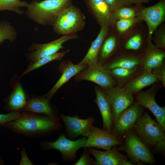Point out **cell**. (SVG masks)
I'll list each match as a JSON object with an SVG mask.
<instances>
[{"mask_svg":"<svg viewBox=\"0 0 165 165\" xmlns=\"http://www.w3.org/2000/svg\"><path fill=\"white\" fill-rule=\"evenodd\" d=\"M17 118L6 123L3 127L18 134L38 138L58 132L63 127L58 116H49L22 111Z\"/></svg>","mask_w":165,"mask_h":165,"instance_id":"1","label":"cell"},{"mask_svg":"<svg viewBox=\"0 0 165 165\" xmlns=\"http://www.w3.org/2000/svg\"><path fill=\"white\" fill-rule=\"evenodd\" d=\"M132 130L152 153H164L165 130L151 117L147 112L143 113Z\"/></svg>","mask_w":165,"mask_h":165,"instance_id":"2","label":"cell"},{"mask_svg":"<svg viewBox=\"0 0 165 165\" xmlns=\"http://www.w3.org/2000/svg\"><path fill=\"white\" fill-rule=\"evenodd\" d=\"M72 0L33 1L28 4L25 14L29 20L42 26H52L64 9Z\"/></svg>","mask_w":165,"mask_h":165,"instance_id":"3","label":"cell"},{"mask_svg":"<svg viewBox=\"0 0 165 165\" xmlns=\"http://www.w3.org/2000/svg\"><path fill=\"white\" fill-rule=\"evenodd\" d=\"M123 137H124L123 142L118 149L120 151L126 152L134 164L145 163L154 165L156 163L151 151L132 130Z\"/></svg>","mask_w":165,"mask_h":165,"instance_id":"4","label":"cell"},{"mask_svg":"<svg viewBox=\"0 0 165 165\" xmlns=\"http://www.w3.org/2000/svg\"><path fill=\"white\" fill-rule=\"evenodd\" d=\"M85 23L83 13L71 4L61 11L52 26L54 31L57 34L72 35L82 30Z\"/></svg>","mask_w":165,"mask_h":165,"instance_id":"5","label":"cell"},{"mask_svg":"<svg viewBox=\"0 0 165 165\" xmlns=\"http://www.w3.org/2000/svg\"><path fill=\"white\" fill-rule=\"evenodd\" d=\"M86 140V137H84L77 140H72L67 138L64 134L61 133L55 141L45 140L41 142L40 145L43 150H57L61 152L64 161H71L76 159L77 151L83 147Z\"/></svg>","mask_w":165,"mask_h":165,"instance_id":"6","label":"cell"},{"mask_svg":"<svg viewBox=\"0 0 165 165\" xmlns=\"http://www.w3.org/2000/svg\"><path fill=\"white\" fill-rule=\"evenodd\" d=\"M145 108L136 102L128 107L114 121L112 132L122 138L132 130L136 122L144 112Z\"/></svg>","mask_w":165,"mask_h":165,"instance_id":"7","label":"cell"},{"mask_svg":"<svg viewBox=\"0 0 165 165\" xmlns=\"http://www.w3.org/2000/svg\"><path fill=\"white\" fill-rule=\"evenodd\" d=\"M158 82L152 84L147 90L141 91L138 93L135 102L149 110L155 116L157 122L165 130V107L160 106L155 99L156 95L162 85Z\"/></svg>","mask_w":165,"mask_h":165,"instance_id":"8","label":"cell"},{"mask_svg":"<svg viewBox=\"0 0 165 165\" xmlns=\"http://www.w3.org/2000/svg\"><path fill=\"white\" fill-rule=\"evenodd\" d=\"M74 79L77 82L82 80L93 82L102 89L115 86L116 85L108 70L98 62L80 72L75 76Z\"/></svg>","mask_w":165,"mask_h":165,"instance_id":"9","label":"cell"},{"mask_svg":"<svg viewBox=\"0 0 165 165\" xmlns=\"http://www.w3.org/2000/svg\"><path fill=\"white\" fill-rule=\"evenodd\" d=\"M76 34L62 35L59 38L45 43H32L28 49L30 52L26 54L28 61H34L46 56L56 53L64 48L63 44L67 41L77 39Z\"/></svg>","mask_w":165,"mask_h":165,"instance_id":"10","label":"cell"},{"mask_svg":"<svg viewBox=\"0 0 165 165\" xmlns=\"http://www.w3.org/2000/svg\"><path fill=\"white\" fill-rule=\"evenodd\" d=\"M123 142L122 139L112 131L101 129L93 125L83 147L108 150L114 146L120 145Z\"/></svg>","mask_w":165,"mask_h":165,"instance_id":"11","label":"cell"},{"mask_svg":"<svg viewBox=\"0 0 165 165\" xmlns=\"http://www.w3.org/2000/svg\"><path fill=\"white\" fill-rule=\"evenodd\" d=\"M137 15L140 20H144L147 24L148 31V41H151L154 32L164 20L165 1L161 0L153 6L144 8Z\"/></svg>","mask_w":165,"mask_h":165,"instance_id":"12","label":"cell"},{"mask_svg":"<svg viewBox=\"0 0 165 165\" xmlns=\"http://www.w3.org/2000/svg\"><path fill=\"white\" fill-rule=\"evenodd\" d=\"M59 118L64 123L66 134L70 138L75 139L79 136L87 137L95 119L93 117L80 118L77 115L72 116L60 114Z\"/></svg>","mask_w":165,"mask_h":165,"instance_id":"13","label":"cell"},{"mask_svg":"<svg viewBox=\"0 0 165 165\" xmlns=\"http://www.w3.org/2000/svg\"><path fill=\"white\" fill-rule=\"evenodd\" d=\"M102 90L109 100L114 122L123 111L134 103V98L122 88L115 86Z\"/></svg>","mask_w":165,"mask_h":165,"instance_id":"14","label":"cell"},{"mask_svg":"<svg viewBox=\"0 0 165 165\" xmlns=\"http://www.w3.org/2000/svg\"><path fill=\"white\" fill-rule=\"evenodd\" d=\"M87 148L95 158V165H133L134 164L121 153L116 146L109 150L100 151L93 148Z\"/></svg>","mask_w":165,"mask_h":165,"instance_id":"15","label":"cell"},{"mask_svg":"<svg viewBox=\"0 0 165 165\" xmlns=\"http://www.w3.org/2000/svg\"><path fill=\"white\" fill-rule=\"evenodd\" d=\"M87 67L84 65L74 64L69 60L61 62L58 68L62 74L61 76L52 89L43 96L50 101L56 92L63 85Z\"/></svg>","mask_w":165,"mask_h":165,"instance_id":"16","label":"cell"},{"mask_svg":"<svg viewBox=\"0 0 165 165\" xmlns=\"http://www.w3.org/2000/svg\"><path fill=\"white\" fill-rule=\"evenodd\" d=\"M90 13L101 27L109 29L115 25L112 12L103 0H85Z\"/></svg>","mask_w":165,"mask_h":165,"instance_id":"17","label":"cell"},{"mask_svg":"<svg viewBox=\"0 0 165 165\" xmlns=\"http://www.w3.org/2000/svg\"><path fill=\"white\" fill-rule=\"evenodd\" d=\"M94 91L96 94L94 101L101 116L103 129L112 131L114 125V119L109 99L103 90L99 87L96 86Z\"/></svg>","mask_w":165,"mask_h":165,"instance_id":"18","label":"cell"},{"mask_svg":"<svg viewBox=\"0 0 165 165\" xmlns=\"http://www.w3.org/2000/svg\"><path fill=\"white\" fill-rule=\"evenodd\" d=\"M160 82L152 71H143L134 76L122 87L127 93L133 95L146 86Z\"/></svg>","mask_w":165,"mask_h":165,"instance_id":"19","label":"cell"},{"mask_svg":"<svg viewBox=\"0 0 165 165\" xmlns=\"http://www.w3.org/2000/svg\"><path fill=\"white\" fill-rule=\"evenodd\" d=\"M147 49L141 58V66L143 71L152 70L160 65L164 62L165 52L153 45L151 41H148Z\"/></svg>","mask_w":165,"mask_h":165,"instance_id":"20","label":"cell"},{"mask_svg":"<svg viewBox=\"0 0 165 165\" xmlns=\"http://www.w3.org/2000/svg\"><path fill=\"white\" fill-rule=\"evenodd\" d=\"M108 29L101 27L97 37L91 42L87 52L79 64L85 65L87 67L97 63L99 52L102 43L108 34Z\"/></svg>","mask_w":165,"mask_h":165,"instance_id":"21","label":"cell"},{"mask_svg":"<svg viewBox=\"0 0 165 165\" xmlns=\"http://www.w3.org/2000/svg\"><path fill=\"white\" fill-rule=\"evenodd\" d=\"M27 100L22 86L18 83L5 100L4 108L10 112H20L24 108Z\"/></svg>","mask_w":165,"mask_h":165,"instance_id":"22","label":"cell"},{"mask_svg":"<svg viewBox=\"0 0 165 165\" xmlns=\"http://www.w3.org/2000/svg\"><path fill=\"white\" fill-rule=\"evenodd\" d=\"M50 101L43 96L27 100L22 111L42 114L49 116H58L51 107Z\"/></svg>","mask_w":165,"mask_h":165,"instance_id":"23","label":"cell"},{"mask_svg":"<svg viewBox=\"0 0 165 165\" xmlns=\"http://www.w3.org/2000/svg\"><path fill=\"white\" fill-rule=\"evenodd\" d=\"M115 80L117 87L122 88L130 80L142 71L141 67L132 69L116 68L108 70Z\"/></svg>","mask_w":165,"mask_h":165,"instance_id":"24","label":"cell"},{"mask_svg":"<svg viewBox=\"0 0 165 165\" xmlns=\"http://www.w3.org/2000/svg\"><path fill=\"white\" fill-rule=\"evenodd\" d=\"M141 57L135 56H128L121 57L103 65L108 70L116 68L132 69L141 66Z\"/></svg>","mask_w":165,"mask_h":165,"instance_id":"25","label":"cell"},{"mask_svg":"<svg viewBox=\"0 0 165 165\" xmlns=\"http://www.w3.org/2000/svg\"><path fill=\"white\" fill-rule=\"evenodd\" d=\"M67 50L61 52H57L54 54L46 56L34 61H31L21 75L25 74L53 61L61 60L64 55L69 52Z\"/></svg>","mask_w":165,"mask_h":165,"instance_id":"26","label":"cell"},{"mask_svg":"<svg viewBox=\"0 0 165 165\" xmlns=\"http://www.w3.org/2000/svg\"><path fill=\"white\" fill-rule=\"evenodd\" d=\"M117 45L116 37L112 35L105 38L101 47L98 57L97 62L103 65L115 51Z\"/></svg>","mask_w":165,"mask_h":165,"instance_id":"27","label":"cell"},{"mask_svg":"<svg viewBox=\"0 0 165 165\" xmlns=\"http://www.w3.org/2000/svg\"><path fill=\"white\" fill-rule=\"evenodd\" d=\"M17 37V31L11 24L6 20L0 21V45L6 40L12 43Z\"/></svg>","mask_w":165,"mask_h":165,"instance_id":"28","label":"cell"},{"mask_svg":"<svg viewBox=\"0 0 165 165\" xmlns=\"http://www.w3.org/2000/svg\"><path fill=\"white\" fill-rule=\"evenodd\" d=\"M28 4L26 2L20 0H0V13L8 11L22 15L24 12L21 8L26 7Z\"/></svg>","mask_w":165,"mask_h":165,"instance_id":"29","label":"cell"},{"mask_svg":"<svg viewBox=\"0 0 165 165\" xmlns=\"http://www.w3.org/2000/svg\"><path fill=\"white\" fill-rule=\"evenodd\" d=\"M135 10L132 8L122 7L112 12V16L113 20L116 21L120 19L130 18L135 17Z\"/></svg>","mask_w":165,"mask_h":165,"instance_id":"30","label":"cell"},{"mask_svg":"<svg viewBox=\"0 0 165 165\" xmlns=\"http://www.w3.org/2000/svg\"><path fill=\"white\" fill-rule=\"evenodd\" d=\"M140 20L137 17L118 20L116 23L117 30L123 33L127 31L135 23Z\"/></svg>","mask_w":165,"mask_h":165,"instance_id":"31","label":"cell"},{"mask_svg":"<svg viewBox=\"0 0 165 165\" xmlns=\"http://www.w3.org/2000/svg\"><path fill=\"white\" fill-rule=\"evenodd\" d=\"M142 38L141 34H136L130 38L125 43V48L128 50H137L141 47Z\"/></svg>","mask_w":165,"mask_h":165,"instance_id":"32","label":"cell"},{"mask_svg":"<svg viewBox=\"0 0 165 165\" xmlns=\"http://www.w3.org/2000/svg\"><path fill=\"white\" fill-rule=\"evenodd\" d=\"M83 153L79 159L74 165H95V160L90 157L89 152L87 148H84Z\"/></svg>","mask_w":165,"mask_h":165,"instance_id":"33","label":"cell"},{"mask_svg":"<svg viewBox=\"0 0 165 165\" xmlns=\"http://www.w3.org/2000/svg\"><path fill=\"white\" fill-rule=\"evenodd\" d=\"M154 41L156 47L160 49L165 48V32L164 28H160L156 32Z\"/></svg>","mask_w":165,"mask_h":165,"instance_id":"34","label":"cell"},{"mask_svg":"<svg viewBox=\"0 0 165 165\" xmlns=\"http://www.w3.org/2000/svg\"><path fill=\"white\" fill-rule=\"evenodd\" d=\"M152 72L160 82L162 86L165 87V64L164 62L160 66L154 68Z\"/></svg>","mask_w":165,"mask_h":165,"instance_id":"35","label":"cell"},{"mask_svg":"<svg viewBox=\"0 0 165 165\" xmlns=\"http://www.w3.org/2000/svg\"><path fill=\"white\" fill-rule=\"evenodd\" d=\"M20 115L19 112H10L5 114L0 113V127H3L6 123L17 118Z\"/></svg>","mask_w":165,"mask_h":165,"instance_id":"36","label":"cell"},{"mask_svg":"<svg viewBox=\"0 0 165 165\" xmlns=\"http://www.w3.org/2000/svg\"><path fill=\"white\" fill-rule=\"evenodd\" d=\"M103 0L111 12L118 8L123 7L127 4L125 0Z\"/></svg>","mask_w":165,"mask_h":165,"instance_id":"37","label":"cell"},{"mask_svg":"<svg viewBox=\"0 0 165 165\" xmlns=\"http://www.w3.org/2000/svg\"><path fill=\"white\" fill-rule=\"evenodd\" d=\"M21 158L19 165H34L27 156L26 149L25 148H24L21 151Z\"/></svg>","mask_w":165,"mask_h":165,"instance_id":"38","label":"cell"},{"mask_svg":"<svg viewBox=\"0 0 165 165\" xmlns=\"http://www.w3.org/2000/svg\"><path fill=\"white\" fill-rule=\"evenodd\" d=\"M127 4H140L142 3H146L149 0H125Z\"/></svg>","mask_w":165,"mask_h":165,"instance_id":"39","label":"cell"},{"mask_svg":"<svg viewBox=\"0 0 165 165\" xmlns=\"http://www.w3.org/2000/svg\"><path fill=\"white\" fill-rule=\"evenodd\" d=\"M5 161L0 153V165H3Z\"/></svg>","mask_w":165,"mask_h":165,"instance_id":"40","label":"cell"},{"mask_svg":"<svg viewBox=\"0 0 165 165\" xmlns=\"http://www.w3.org/2000/svg\"><path fill=\"white\" fill-rule=\"evenodd\" d=\"M41 0H38V1H40Z\"/></svg>","mask_w":165,"mask_h":165,"instance_id":"41","label":"cell"}]
</instances>
